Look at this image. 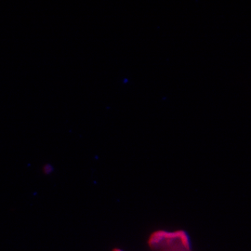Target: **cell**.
Segmentation results:
<instances>
[{
    "label": "cell",
    "instance_id": "cell-1",
    "mask_svg": "<svg viewBox=\"0 0 251 251\" xmlns=\"http://www.w3.org/2000/svg\"><path fill=\"white\" fill-rule=\"evenodd\" d=\"M148 243L152 251H193L188 235L183 231H157Z\"/></svg>",
    "mask_w": 251,
    "mask_h": 251
}]
</instances>
